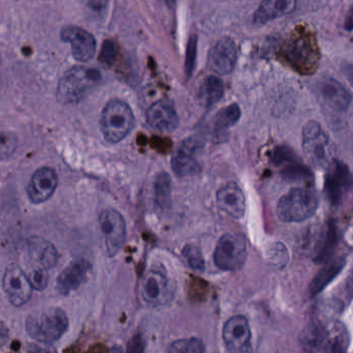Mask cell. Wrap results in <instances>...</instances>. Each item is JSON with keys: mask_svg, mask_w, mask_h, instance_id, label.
<instances>
[{"mask_svg": "<svg viewBox=\"0 0 353 353\" xmlns=\"http://www.w3.org/2000/svg\"><path fill=\"white\" fill-rule=\"evenodd\" d=\"M282 55L292 68L303 74L316 72L321 61V52L314 33L306 27L296 29L286 41Z\"/></svg>", "mask_w": 353, "mask_h": 353, "instance_id": "cell-1", "label": "cell"}, {"mask_svg": "<svg viewBox=\"0 0 353 353\" xmlns=\"http://www.w3.org/2000/svg\"><path fill=\"white\" fill-rule=\"evenodd\" d=\"M68 315L62 309L52 307L29 315L25 321V329L32 339L43 344L58 341L68 331Z\"/></svg>", "mask_w": 353, "mask_h": 353, "instance_id": "cell-2", "label": "cell"}, {"mask_svg": "<svg viewBox=\"0 0 353 353\" xmlns=\"http://www.w3.org/2000/svg\"><path fill=\"white\" fill-rule=\"evenodd\" d=\"M101 82V74L97 68L77 66L68 70L60 79L57 99L63 105L78 103Z\"/></svg>", "mask_w": 353, "mask_h": 353, "instance_id": "cell-3", "label": "cell"}, {"mask_svg": "<svg viewBox=\"0 0 353 353\" xmlns=\"http://www.w3.org/2000/svg\"><path fill=\"white\" fill-rule=\"evenodd\" d=\"M319 199L311 188H294L278 201L277 216L282 222H303L316 213Z\"/></svg>", "mask_w": 353, "mask_h": 353, "instance_id": "cell-4", "label": "cell"}, {"mask_svg": "<svg viewBox=\"0 0 353 353\" xmlns=\"http://www.w3.org/2000/svg\"><path fill=\"white\" fill-rule=\"evenodd\" d=\"M134 112L128 103L119 99L109 101L101 113L103 138L111 144L121 142L134 130Z\"/></svg>", "mask_w": 353, "mask_h": 353, "instance_id": "cell-5", "label": "cell"}, {"mask_svg": "<svg viewBox=\"0 0 353 353\" xmlns=\"http://www.w3.org/2000/svg\"><path fill=\"white\" fill-rule=\"evenodd\" d=\"M303 150L309 161L316 167L330 165L333 159V144L319 122L311 120L303 128Z\"/></svg>", "mask_w": 353, "mask_h": 353, "instance_id": "cell-6", "label": "cell"}, {"mask_svg": "<svg viewBox=\"0 0 353 353\" xmlns=\"http://www.w3.org/2000/svg\"><path fill=\"white\" fill-rule=\"evenodd\" d=\"M246 257L245 239L240 234H225L218 241L214 263L222 271H236L243 267Z\"/></svg>", "mask_w": 353, "mask_h": 353, "instance_id": "cell-7", "label": "cell"}, {"mask_svg": "<svg viewBox=\"0 0 353 353\" xmlns=\"http://www.w3.org/2000/svg\"><path fill=\"white\" fill-rule=\"evenodd\" d=\"M175 288L165 272L151 270L143 280L142 298L152 307L165 306L174 298Z\"/></svg>", "mask_w": 353, "mask_h": 353, "instance_id": "cell-8", "label": "cell"}, {"mask_svg": "<svg viewBox=\"0 0 353 353\" xmlns=\"http://www.w3.org/2000/svg\"><path fill=\"white\" fill-rule=\"evenodd\" d=\"M2 288L12 306H23L32 296V286L26 273L18 265H10L6 268L2 278Z\"/></svg>", "mask_w": 353, "mask_h": 353, "instance_id": "cell-9", "label": "cell"}, {"mask_svg": "<svg viewBox=\"0 0 353 353\" xmlns=\"http://www.w3.org/2000/svg\"><path fill=\"white\" fill-rule=\"evenodd\" d=\"M99 225L105 236L109 256H114L123 247L126 240V223L123 216L113 209L105 210L99 216Z\"/></svg>", "mask_w": 353, "mask_h": 353, "instance_id": "cell-10", "label": "cell"}, {"mask_svg": "<svg viewBox=\"0 0 353 353\" xmlns=\"http://www.w3.org/2000/svg\"><path fill=\"white\" fill-rule=\"evenodd\" d=\"M226 350L230 353H251V330L243 315L230 317L222 331Z\"/></svg>", "mask_w": 353, "mask_h": 353, "instance_id": "cell-11", "label": "cell"}, {"mask_svg": "<svg viewBox=\"0 0 353 353\" xmlns=\"http://www.w3.org/2000/svg\"><path fill=\"white\" fill-rule=\"evenodd\" d=\"M319 97L321 105L331 115H342L347 112L352 103V95L334 79L321 81L319 85Z\"/></svg>", "mask_w": 353, "mask_h": 353, "instance_id": "cell-12", "label": "cell"}, {"mask_svg": "<svg viewBox=\"0 0 353 353\" xmlns=\"http://www.w3.org/2000/svg\"><path fill=\"white\" fill-rule=\"evenodd\" d=\"M61 39L70 43L72 56L77 61L87 62L94 56L97 41L88 31L77 26L64 27L61 31Z\"/></svg>", "mask_w": 353, "mask_h": 353, "instance_id": "cell-13", "label": "cell"}, {"mask_svg": "<svg viewBox=\"0 0 353 353\" xmlns=\"http://www.w3.org/2000/svg\"><path fill=\"white\" fill-rule=\"evenodd\" d=\"M58 175L52 168L43 167L35 171L27 186V195L31 203H45L55 192Z\"/></svg>", "mask_w": 353, "mask_h": 353, "instance_id": "cell-14", "label": "cell"}, {"mask_svg": "<svg viewBox=\"0 0 353 353\" xmlns=\"http://www.w3.org/2000/svg\"><path fill=\"white\" fill-rule=\"evenodd\" d=\"M148 125L157 132H174L179 125V117L173 103L161 99L153 103L146 112Z\"/></svg>", "mask_w": 353, "mask_h": 353, "instance_id": "cell-15", "label": "cell"}, {"mask_svg": "<svg viewBox=\"0 0 353 353\" xmlns=\"http://www.w3.org/2000/svg\"><path fill=\"white\" fill-rule=\"evenodd\" d=\"M236 56V43L232 39L224 37L210 51L208 63L214 72L225 76L234 70Z\"/></svg>", "mask_w": 353, "mask_h": 353, "instance_id": "cell-16", "label": "cell"}, {"mask_svg": "<svg viewBox=\"0 0 353 353\" xmlns=\"http://www.w3.org/2000/svg\"><path fill=\"white\" fill-rule=\"evenodd\" d=\"M90 271L91 263L87 259H80L72 261L58 276L56 283L58 292L68 296L78 290L86 281Z\"/></svg>", "mask_w": 353, "mask_h": 353, "instance_id": "cell-17", "label": "cell"}, {"mask_svg": "<svg viewBox=\"0 0 353 353\" xmlns=\"http://www.w3.org/2000/svg\"><path fill=\"white\" fill-rule=\"evenodd\" d=\"M217 205L220 209L236 218L244 217L246 210V199L242 189L236 183H228L217 191Z\"/></svg>", "mask_w": 353, "mask_h": 353, "instance_id": "cell-18", "label": "cell"}, {"mask_svg": "<svg viewBox=\"0 0 353 353\" xmlns=\"http://www.w3.org/2000/svg\"><path fill=\"white\" fill-rule=\"evenodd\" d=\"M26 251L30 261L37 263V267L49 270L55 267L57 263V249L45 239L31 236L27 240Z\"/></svg>", "mask_w": 353, "mask_h": 353, "instance_id": "cell-19", "label": "cell"}, {"mask_svg": "<svg viewBox=\"0 0 353 353\" xmlns=\"http://www.w3.org/2000/svg\"><path fill=\"white\" fill-rule=\"evenodd\" d=\"M196 146L194 140H187L176 151L172 157V168L176 176L181 178L194 176L201 172L199 163L194 157Z\"/></svg>", "mask_w": 353, "mask_h": 353, "instance_id": "cell-20", "label": "cell"}, {"mask_svg": "<svg viewBox=\"0 0 353 353\" xmlns=\"http://www.w3.org/2000/svg\"><path fill=\"white\" fill-rule=\"evenodd\" d=\"M330 165L331 168L325 179V191L330 201L338 203L341 201L344 191L347 190L348 186L352 184V178L345 165L339 161H334Z\"/></svg>", "mask_w": 353, "mask_h": 353, "instance_id": "cell-21", "label": "cell"}, {"mask_svg": "<svg viewBox=\"0 0 353 353\" xmlns=\"http://www.w3.org/2000/svg\"><path fill=\"white\" fill-rule=\"evenodd\" d=\"M296 0H263L254 14V22L265 24L296 10Z\"/></svg>", "mask_w": 353, "mask_h": 353, "instance_id": "cell-22", "label": "cell"}, {"mask_svg": "<svg viewBox=\"0 0 353 353\" xmlns=\"http://www.w3.org/2000/svg\"><path fill=\"white\" fill-rule=\"evenodd\" d=\"M344 265H345V261L342 259H336V261L327 263V265H325L316 274V276L313 278L312 282H311L310 290H309L311 296H316L319 292H323L341 273Z\"/></svg>", "mask_w": 353, "mask_h": 353, "instance_id": "cell-23", "label": "cell"}, {"mask_svg": "<svg viewBox=\"0 0 353 353\" xmlns=\"http://www.w3.org/2000/svg\"><path fill=\"white\" fill-rule=\"evenodd\" d=\"M223 93L222 81L215 76L208 77L199 87V99L201 105L209 108L217 103L223 97Z\"/></svg>", "mask_w": 353, "mask_h": 353, "instance_id": "cell-24", "label": "cell"}, {"mask_svg": "<svg viewBox=\"0 0 353 353\" xmlns=\"http://www.w3.org/2000/svg\"><path fill=\"white\" fill-rule=\"evenodd\" d=\"M155 201L161 209H167L171 205L172 180L165 173L159 174L154 182Z\"/></svg>", "mask_w": 353, "mask_h": 353, "instance_id": "cell-25", "label": "cell"}, {"mask_svg": "<svg viewBox=\"0 0 353 353\" xmlns=\"http://www.w3.org/2000/svg\"><path fill=\"white\" fill-rule=\"evenodd\" d=\"M241 117V110L238 105H230L228 108H224L218 113L215 118L216 130L220 132L222 130L230 128L234 125L239 121Z\"/></svg>", "mask_w": 353, "mask_h": 353, "instance_id": "cell-26", "label": "cell"}, {"mask_svg": "<svg viewBox=\"0 0 353 353\" xmlns=\"http://www.w3.org/2000/svg\"><path fill=\"white\" fill-rule=\"evenodd\" d=\"M325 331H323L319 325L313 323L310 327H308V329L305 331L303 342H304V346L306 350L315 352L321 348V346L323 347V344H325Z\"/></svg>", "mask_w": 353, "mask_h": 353, "instance_id": "cell-27", "label": "cell"}, {"mask_svg": "<svg viewBox=\"0 0 353 353\" xmlns=\"http://www.w3.org/2000/svg\"><path fill=\"white\" fill-rule=\"evenodd\" d=\"M169 353H205V345L196 338L176 340L171 344Z\"/></svg>", "mask_w": 353, "mask_h": 353, "instance_id": "cell-28", "label": "cell"}, {"mask_svg": "<svg viewBox=\"0 0 353 353\" xmlns=\"http://www.w3.org/2000/svg\"><path fill=\"white\" fill-rule=\"evenodd\" d=\"M182 254L191 269L199 272L205 270V261H203L201 250L197 247L193 246V245H186L183 248Z\"/></svg>", "mask_w": 353, "mask_h": 353, "instance_id": "cell-29", "label": "cell"}, {"mask_svg": "<svg viewBox=\"0 0 353 353\" xmlns=\"http://www.w3.org/2000/svg\"><path fill=\"white\" fill-rule=\"evenodd\" d=\"M17 148V137L12 132H0V161L8 159Z\"/></svg>", "mask_w": 353, "mask_h": 353, "instance_id": "cell-30", "label": "cell"}, {"mask_svg": "<svg viewBox=\"0 0 353 353\" xmlns=\"http://www.w3.org/2000/svg\"><path fill=\"white\" fill-rule=\"evenodd\" d=\"M47 271L48 270L43 269V268L35 267L26 274L33 290H39V292L46 290L48 282H49Z\"/></svg>", "mask_w": 353, "mask_h": 353, "instance_id": "cell-31", "label": "cell"}, {"mask_svg": "<svg viewBox=\"0 0 353 353\" xmlns=\"http://www.w3.org/2000/svg\"><path fill=\"white\" fill-rule=\"evenodd\" d=\"M196 46H197V37L193 35L190 39H189L188 46H187V53H186V63H185V68H186L187 77H190L192 74L193 70H194L195 57H196Z\"/></svg>", "mask_w": 353, "mask_h": 353, "instance_id": "cell-32", "label": "cell"}, {"mask_svg": "<svg viewBox=\"0 0 353 353\" xmlns=\"http://www.w3.org/2000/svg\"><path fill=\"white\" fill-rule=\"evenodd\" d=\"M323 353H346V343L341 336H335L323 344Z\"/></svg>", "mask_w": 353, "mask_h": 353, "instance_id": "cell-33", "label": "cell"}, {"mask_svg": "<svg viewBox=\"0 0 353 353\" xmlns=\"http://www.w3.org/2000/svg\"><path fill=\"white\" fill-rule=\"evenodd\" d=\"M117 46L113 41H105L103 48H101V55H99V60L103 61V63L111 64L115 60L116 55H117Z\"/></svg>", "mask_w": 353, "mask_h": 353, "instance_id": "cell-34", "label": "cell"}, {"mask_svg": "<svg viewBox=\"0 0 353 353\" xmlns=\"http://www.w3.org/2000/svg\"><path fill=\"white\" fill-rule=\"evenodd\" d=\"M145 341L141 335H134L128 342L126 353H144Z\"/></svg>", "mask_w": 353, "mask_h": 353, "instance_id": "cell-35", "label": "cell"}, {"mask_svg": "<svg viewBox=\"0 0 353 353\" xmlns=\"http://www.w3.org/2000/svg\"><path fill=\"white\" fill-rule=\"evenodd\" d=\"M27 353H57V352L53 346H50L49 344H45V345L32 344L29 346Z\"/></svg>", "mask_w": 353, "mask_h": 353, "instance_id": "cell-36", "label": "cell"}, {"mask_svg": "<svg viewBox=\"0 0 353 353\" xmlns=\"http://www.w3.org/2000/svg\"><path fill=\"white\" fill-rule=\"evenodd\" d=\"M84 2L94 12H101L107 8L109 0H84Z\"/></svg>", "mask_w": 353, "mask_h": 353, "instance_id": "cell-37", "label": "cell"}, {"mask_svg": "<svg viewBox=\"0 0 353 353\" xmlns=\"http://www.w3.org/2000/svg\"><path fill=\"white\" fill-rule=\"evenodd\" d=\"M345 28L347 29L348 31L353 30V6L352 8H350V12H348L347 16H346Z\"/></svg>", "mask_w": 353, "mask_h": 353, "instance_id": "cell-38", "label": "cell"}, {"mask_svg": "<svg viewBox=\"0 0 353 353\" xmlns=\"http://www.w3.org/2000/svg\"><path fill=\"white\" fill-rule=\"evenodd\" d=\"M344 74H345L348 82H350V85L353 87V64L345 66V68H344Z\"/></svg>", "mask_w": 353, "mask_h": 353, "instance_id": "cell-39", "label": "cell"}, {"mask_svg": "<svg viewBox=\"0 0 353 353\" xmlns=\"http://www.w3.org/2000/svg\"><path fill=\"white\" fill-rule=\"evenodd\" d=\"M347 288L350 292L353 294V269L352 272H350V277H348L347 280Z\"/></svg>", "mask_w": 353, "mask_h": 353, "instance_id": "cell-40", "label": "cell"}, {"mask_svg": "<svg viewBox=\"0 0 353 353\" xmlns=\"http://www.w3.org/2000/svg\"><path fill=\"white\" fill-rule=\"evenodd\" d=\"M165 1H167L168 6H171V8L175 6L176 3V0H165Z\"/></svg>", "mask_w": 353, "mask_h": 353, "instance_id": "cell-41", "label": "cell"}]
</instances>
